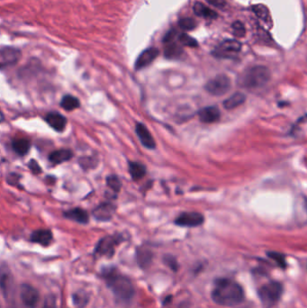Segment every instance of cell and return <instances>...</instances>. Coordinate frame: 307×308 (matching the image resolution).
<instances>
[{"instance_id": "44dd1931", "label": "cell", "mask_w": 307, "mask_h": 308, "mask_svg": "<svg viewBox=\"0 0 307 308\" xmlns=\"http://www.w3.org/2000/svg\"><path fill=\"white\" fill-rule=\"evenodd\" d=\"M194 12L196 16L208 19H214L217 18L216 12H214L212 9L206 7L203 3L198 2L194 5Z\"/></svg>"}, {"instance_id": "5b68a950", "label": "cell", "mask_w": 307, "mask_h": 308, "mask_svg": "<svg viewBox=\"0 0 307 308\" xmlns=\"http://www.w3.org/2000/svg\"><path fill=\"white\" fill-rule=\"evenodd\" d=\"M230 86L232 82L230 78L222 74V75H217L208 81L204 86V89L209 94L216 97H220L226 94L230 90Z\"/></svg>"}, {"instance_id": "4dcf8cb0", "label": "cell", "mask_w": 307, "mask_h": 308, "mask_svg": "<svg viewBox=\"0 0 307 308\" xmlns=\"http://www.w3.org/2000/svg\"><path fill=\"white\" fill-rule=\"evenodd\" d=\"M232 33L237 37H244L245 34H246V30H245L244 24L239 22V21L235 22L232 25Z\"/></svg>"}, {"instance_id": "277c9868", "label": "cell", "mask_w": 307, "mask_h": 308, "mask_svg": "<svg viewBox=\"0 0 307 308\" xmlns=\"http://www.w3.org/2000/svg\"><path fill=\"white\" fill-rule=\"evenodd\" d=\"M282 293L283 286L280 282L271 281L258 289V297L262 300V304L270 307L280 301Z\"/></svg>"}, {"instance_id": "6da1fadb", "label": "cell", "mask_w": 307, "mask_h": 308, "mask_svg": "<svg viewBox=\"0 0 307 308\" xmlns=\"http://www.w3.org/2000/svg\"><path fill=\"white\" fill-rule=\"evenodd\" d=\"M212 299L222 306H235L244 301V289L230 278H218L214 285Z\"/></svg>"}, {"instance_id": "d590c367", "label": "cell", "mask_w": 307, "mask_h": 308, "mask_svg": "<svg viewBox=\"0 0 307 308\" xmlns=\"http://www.w3.org/2000/svg\"><path fill=\"white\" fill-rule=\"evenodd\" d=\"M209 4L212 5L216 8H224L226 5V0H208Z\"/></svg>"}, {"instance_id": "30bf717a", "label": "cell", "mask_w": 307, "mask_h": 308, "mask_svg": "<svg viewBox=\"0 0 307 308\" xmlns=\"http://www.w3.org/2000/svg\"><path fill=\"white\" fill-rule=\"evenodd\" d=\"M242 49V45L238 41L226 40L222 42L216 50L214 55L220 58H229L230 56L238 54Z\"/></svg>"}, {"instance_id": "cb8c5ba5", "label": "cell", "mask_w": 307, "mask_h": 308, "mask_svg": "<svg viewBox=\"0 0 307 308\" xmlns=\"http://www.w3.org/2000/svg\"><path fill=\"white\" fill-rule=\"evenodd\" d=\"M12 147L18 155H26L30 150V142L26 139H16L12 142Z\"/></svg>"}, {"instance_id": "8992f818", "label": "cell", "mask_w": 307, "mask_h": 308, "mask_svg": "<svg viewBox=\"0 0 307 308\" xmlns=\"http://www.w3.org/2000/svg\"><path fill=\"white\" fill-rule=\"evenodd\" d=\"M20 298L28 308H36L40 300V295L36 288L29 285L23 284L20 286Z\"/></svg>"}, {"instance_id": "7a4b0ae2", "label": "cell", "mask_w": 307, "mask_h": 308, "mask_svg": "<svg viewBox=\"0 0 307 308\" xmlns=\"http://www.w3.org/2000/svg\"><path fill=\"white\" fill-rule=\"evenodd\" d=\"M104 279L114 295L119 299L127 301L134 295V287L131 280L116 269L110 268L104 273Z\"/></svg>"}, {"instance_id": "9c48e42d", "label": "cell", "mask_w": 307, "mask_h": 308, "mask_svg": "<svg viewBox=\"0 0 307 308\" xmlns=\"http://www.w3.org/2000/svg\"><path fill=\"white\" fill-rule=\"evenodd\" d=\"M119 243V239L116 236H106L101 239L96 247V254L111 257L114 253L116 246Z\"/></svg>"}, {"instance_id": "d6a6232c", "label": "cell", "mask_w": 307, "mask_h": 308, "mask_svg": "<svg viewBox=\"0 0 307 308\" xmlns=\"http://www.w3.org/2000/svg\"><path fill=\"white\" fill-rule=\"evenodd\" d=\"M268 256L270 257L271 259L276 260V263L280 265L281 267H284L286 262H284V258L283 255L276 253V252H270V253H268Z\"/></svg>"}, {"instance_id": "2e32d148", "label": "cell", "mask_w": 307, "mask_h": 308, "mask_svg": "<svg viewBox=\"0 0 307 308\" xmlns=\"http://www.w3.org/2000/svg\"><path fill=\"white\" fill-rule=\"evenodd\" d=\"M47 124L57 132H62L67 124V120L62 115L57 112H50L46 117Z\"/></svg>"}, {"instance_id": "8d00e7d4", "label": "cell", "mask_w": 307, "mask_h": 308, "mask_svg": "<svg viewBox=\"0 0 307 308\" xmlns=\"http://www.w3.org/2000/svg\"><path fill=\"white\" fill-rule=\"evenodd\" d=\"M5 119V116H4V114L2 113V112L0 111V123H2L3 121Z\"/></svg>"}, {"instance_id": "7402d4cb", "label": "cell", "mask_w": 307, "mask_h": 308, "mask_svg": "<svg viewBox=\"0 0 307 308\" xmlns=\"http://www.w3.org/2000/svg\"><path fill=\"white\" fill-rule=\"evenodd\" d=\"M129 171L132 178L134 180L142 179L146 174V168L144 164L137 161H132L129 164Z\"/></svg>"}, {"instance_id": "7c38bea8", "label": "cell", "mask_w": 307, "mask_h": 308, "mask_svg": "<svg viewBox=\"0 0 307 308\" xmlns=\"http://www.w3.org/2000/svg\"><path fill=\"white\" fill-rule=\"evenodd\" d=\"M116 212V205L111 203H103L96 206L93 211V215L100 221H108L113 217Z\"/></svg>"}, {"instance_id": "1f68e13d", "label": "cell", "mask_w": 307, "mask_h": 308, "mask_svg": "<svg viewBox=\"0 0 307 308\" xmlns=\"http://www.w3.org/2000/svg\"><path fill=\"white\" fill-rule=\"evenodd\" d=\"M42 308H59L56 296L54 295H47Z\"/></svg>"}, {"instance_id": "4fadbf2b", "label": "cell", "mask_w": 307, "mask_h": 308, "mask_svg": "<svg viewBox=\"0 0 307 308\" xmlns=\"http://www.w3.org/2000/svg\"><path fill=\"white\" fill-rule=\"evenodd\" d=\"M136 134L138 135V137L140 139V143L148 149H154L156 146V143L154 141L152 135L150 133L148 128L145 126L144 124H137L136 125Z\"/></svg>"}, {"instance_id": "ac0fdd59", "label": "cell", "mask_w": 307, "mask_h": 308, "mask_svg": "<svg viewBox=\"0 0 307 308\" xmlns=\"http://www.w3.org/2000/svg\"><path fill=\"white\" fill-rule=\"evenodd\" d=\"M72 156L73 153L70 150L60 149L52 152L49 156V160L54 164H60L65 161H70Z\"/></svg>"}, {"instance_id": "5bb4252c", "label": "cell", "mask_w": 307, "mask_h": 308, "mask_svg": "<svg viewBox=\"0 0 307 308\" xmlns=\"http://www.w3.org/2000/svg\"><path fill=\"white\" fill-rule=\"evenodd\" d=\"M221 113L216 107H204L198 112L199 120L204 124L216 123L220 119Z\"/></svg>"}, {"instance_id": "d4e9b609", "label": "cell", "mask_w": 307, "mask_h": 308, "mask_svg": "<svg viewBox=\"0 0 307 308\" xmlns=\"http://www.w3.org/2000/svg\"><path fill=\"white\" fill-rule=\"evenodd\" d=\"M80 106V100L77 98L70 96V95L64 96L62 99V101H60V107H62L65 110H67V111L75 110V109L78 108Z\"/></svg>"}, {"instance_id": "484cf974", "label": "cell", "mask_w": 307, "mask_h": 308, "mask_svg": "<svg viewBox=\"0 0 307 308\" xmlns=\"http://www.w3.org/2000/svg\"><path fill=\"white\" fill-rule=\"evenodd\" d=\"M152 258V251L149 249H146V248L142 247L137 252L138 262L140 264V267H142V268L149 266Z\"/></svg>"}, {"instance_id": "e575fe53", "label": "cell", "mask_w": 307, "mask_h": 308, "mask_svg": "<svg viewBox=\"0 0 307 308\" xmlns=\"http://www.w3.org/2000/svg\"><path fill=\"white\" fill-rule=\"evenodd\" d=\"M29 169L32 170L34 174H39V173H41V167L37 163L36 161H34V160L30 161V163H29Z\"/></svg>"}, {"instance_id": "8fae6325", "label": "cell", "mask_w": 307, "mask_h": 308, "mask_svg": "<svg viewBox=\"0 0 307 308\" xmlns=\"http://www.w3.org/2000/svg\"><path fill=\"white\" fill-rule=\"evenodd\" d=\"M158 54H160V52L156 48H150V49L144 51L136 61V70L139 71V70H142L144 68L148 67L150 64L154 63V60L158 57Z\"/></svg>"}, {"instance_id": "9a60e30c", "label": "cell", "mask_w": 307, "mask_h": 308, "mask_svg": "<svg viewBox=\"0 0 307 308\" xmlns=\"http://www.w3.org/2000/svg\"><path fill=\"white\" fill-rule=\"evenodd\" d=\"M164 42L167 44L164 52L166 58L172 60L180 58L181 55L183 54V51L180 45L173 42V35L172 34L168 35Z\"/></svg>"}, {"instance_id": "52a82bcc", "label": "cell", "mask_w": 307, "mask_h": 308, "mask_svg": "<svg viewBox=\"0 0 307 308\" xmlns=\"http://www.w3.org/2000/svg\"><path fill=\"white\" fill-rule=\"evenodd\" d=\"M204 215L198 212H184L180 214L176 220L175 223L180 226L185 227H196L204 223Z\"/></svg>"}, {"instance_id": "f546056e", "label": "cell", "mask_w": 307, "mask_h": 308, "mask_svg": "<svg viewBox=\"0 0 307 308\" xmlns=\"http://www.w3.org/2000/svg\"><path fill=\"white\" fill-rule=\"evenodd\" d=\"M180 27L186 31H192L196 27V23L192 18H183L180 21Z\"/></svg>"}, {"instance_id": "3957f363", "label": "cell", "mask_w": 307, "mask_h": 308, "mask_svg": "<svg viewBox=\"0 0 307 308\" xmlns=\"http://www.w3.org/2000/svg\"><path fill=\"white\" fill-rule=\"evenodd\" d=\"M270 72L264 66H254L244 72L240 78V86L247 90H258L270 80Z\"/></svg>"}, {"instance_id": "836d02e7", "label": "cell", "mask_w": 307, "mask_h": 308, "mask_svg": "<svg viewBox=\"0 0 307 308\" xmlns=\"http://www.w3.org/2000/svg\"><path fill=\"white\" fill-rule=\"evenodd\" d=\"M74 303L78 306H82V305L86 304V296H85V295H82V294H75L74 295Z\"/></svg>"}, {"instance_id": "83f0119b", "label": "cell", "mask_w": 307, "mask_h": 308, "mask_svg": "<svg viewBox=\"0 0 307 308\" xmlns=\"http://www.w3.org/2000/svg\"><path fill=\"white\" fill-rule=\"evenodd\" d=\"M106 184H108L109 188L113 190L114 192H119L120 189H121V187H122L120 179L116 175H112V176L108 177Z\"/></svg>"}, {"instance_id": "4316f807", "label": "cell", "mask_w": 307, "mask_h": 308, "mask_svg": "<svg viewBox=\"0 0 307 308\" xmlns=\"http://www.w3.org/2000/svg\"><path fill=\"white\" fill-rule=\"evenodd\" d=\"M252 10L253 12L256 14L258 18H260L262 20L268 21L270 19V11H268V9L266 6L256 5V6H253Z\"/></svg>"}, {"instance_id": "f1b7e54d", "label": "cell", "mask_w": 307, "mask_h": 308, "mask_svg": "<svg viewBox=\"0 0 307 308\" xmlns=\"http://www.w3.org/2000/svg\"><path fill=\"white\" fill-rule=\"evenodd\" d=\"M178 41H180L181 45H185V46H188V47H196L198 45L196 39L188 36V35H186V34H182L180 36Z\"/></svg>"}, {"instance_id": "ffe728a7", "label": "cell", "mask_w": 307, "mask_h": 308, "mask_svg": "<svg viewBox=\"0 0 307 308\" xmlns=\"http://www.w3.org/2000/svg\"><path fill=\"white\" fill-rule=\"evenodd\" d=\"M12 286V275L10 268L5 266L0 267V287L5 293H8Z\"/></svg>"}, {"instance_id": "603a6c76", "label": "cell", "mask_w": 307, "mask_h": 308, "mask_svg": "<svg viewBox=\"0 0 307 308\" xmlns=\"http://www.w3.org/2000/svg\"><path fill=\"white\" fill-rule=\"evenodd\" d=\"M244 101H245V96L242 93L238 92V93L232 95L229 99H226L224 102V107L228 110H232L242 105Z\"/></svg>"}, {"instance_id": "ba28073f", "label": "cell", "mask_w": 307, "mask_h": 308, "mask_svg": "<svg viewBox=\"0 0 307 308\" xmlns=\"http://www.w3.org/2000/svg\"><path fill=\"white\" fill-rule=\"evenodd\" d=\"M21 57V53L14 47L0 48V69L10 67L18 63Z\"/></svg>"}, {"instance_id": "e0dca14e", "label": "cell", "mask_w": 307, "mask_h": 308, "mask_svg": "<svg viewBox=\"0 0 307 308\" xmlns=\"http://www.w3.org/2000/svg\"><path fill=\"white\" fill-rule=\"evenodd\" d=\"M52 240V232L50 230L41 229L34 232L31 235V241L42 246H47L50 244Z\"/></svg>"}, {"instance_id": "d6986e66", "label": "cell", "mask_w": 307, "mask_h": 308, "mask_svg": "<svg viewBox=\"0 0 307 308\" xmlns=\"http://www.w3.org/2000/svg\"><path fill=\"white\" fill-rule=\"evenodd\" d=\"M64 216L80 223H86L88 222V214L85 210L82 208L68 210L64 213Z\"/></svg>"}]
</instances>
